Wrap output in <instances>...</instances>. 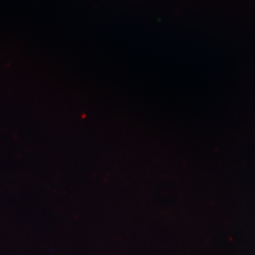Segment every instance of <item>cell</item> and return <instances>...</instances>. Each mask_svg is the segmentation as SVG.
<instances>
[]
</instances>
